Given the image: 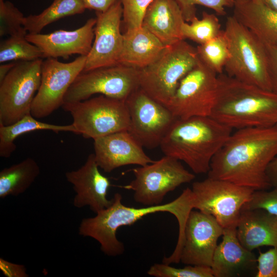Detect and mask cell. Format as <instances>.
<instances>
[{"mask_svg": "<svg viewBox=\"0 0 277 277\" xmlns=\"http://www.w3.org/2000/svg\"><path fill=\"white\" fill-rule=\"evenodd\" d=\"M236 234L250 251L263 246L277 248V216L261 209L242 210Z\"/></svg>", "mask_w": 277, "mask_h": 277, "instance_id": "cell-22", "label": "cell"}, {"mask_svg": "<svg viewBox=\"0 0 277 277\" xmlns=\"http://www.w3.org/2000/svg\"><path fill=\"white\" fill-rule=\"evenodd\" d=\"M65 176L76 193L73 200L75 207L88 206L97 213L111 205L112 199L108 200L107 196L110 182L100 172L94 153L88 155L81 168L67 172Z\"/></svg>", "mask_w": 277, "mask_h": 277, "instance_id": "cell-19", "label": "cell"}, {"mask_svg": "<svg viewBox=\"0 0 277 277\" xmlns=\"http://www.w3.org/2000/svg\"><path fill=\"white\" fill-rule=\"evenodd\" d=\"M268 7L277 11V0H260Z\"/></svg>", "mask_w": 277, "mask_h": 277, "instance_id": "cell-41", "label": "cell"}, {"mask_svg": "<svg viewBox=\"0 0 277 277\" xmlns=\"http://www.w3.org/2000/svg\"><path fill=\"white\" fill-rule=\"evenodd\" d=\"M43 57L40 49L29 42L26 36H10L0 44V63L32 61Z\"/></svg>", "mask_w": 277, "mask_h": 277, "instance_id": "cell-30", "label": "cell"}, {"mask_svg": "<svg viewBox=\"0 0 277 277\" xmlns=\"http://www.w3.org/2000/svg\"><path fill=\"white\" fill-rule=\"evenodd\" d=\"M277 156V125L237 129L214 156L208 177L254 190L272 188L267 169Z\"/></svg>", "mask_w": 277, "mask_h": 277, "instance_id": "cell-1", "label": "cell"}, {"mask_svg": "<svg viewBox=\"0 0 277 277\" xmlns=\"http://www.w3.org/2000/svg\"><path fill=\"white\" fill-rule=\"evenodd\" d=\"M199 61L196 48L185 39L166 46L153 63L140 70V87L152 98L166 106L181 80Z\"/></svg>", "mask_w": 277, "mask_h": 277, "instance_id": "cell-6", "label": "cell"}, {"mask_svg": "<svg viewBox=\"0 0 277 277\" xmlns=\"http://www.w3.org/2000/svg\"><path fill=\"white\" fill-rule=\"evenodd\" d=\"M25 17L11 2L0 0V36H26Z\"/></svg>", "mask_w": 277, "mask_h": 277, "instance_id": "cell-31", "label": "cell"}, {"mask_svg": "<svg viewBox=\"0 0 277 277\" xmlns=\"http://www.w3.org/2000/svg\"><path fill=\"white\" fill-rule=\"evenodd\" d=\"M147 274L155 277H213L210 267L187 265L175 268L163 262L151 266Z\"/></svg>", "mask_w": 277, "mask_h": 277, "instance_id": "cell-32", "label": "cell"}, {"mask_svg": "<svg viewBox=\"0 0 277 277\" xmlns=\"http://www.w3.org/2000/svg\"><path fill=\"white\" fill-rule=\"evenodd\" d=\"M40 173V168L32 158L2 169L0 172V198L17 196L25 192Z\"/></svg>", "mask_w": 277, "mask_h": 277, "instance_id": "cell-26", "label": "cell"}, {"mask_svg": "<svg viewBox=\"0 0 277 277\" xmlns=\"http://www.w3.org/2000/svg\"><path fill=\"white\" fill-rule=\"evenodd\" d=\"M217 75L199 59L181 80L166 106L176 118L210 116L217 95Z\"/></svg>", "mask_w": 277, "mask_h": 277, "instance_id": "cell-12", "label": "cell"}, {"mask_svg": "<svg viewBox=\"0 0 277 277\" xmlns=\"http://www.w3.org/2000/svg\"><path fill=\"white\" fill-rule=\"evenodd\" d=\"M217 91L210 116L232 129L277 125V94L239 81L217 75Z\"/></svg>", "mask_w": 277, "mask_h": 277, "instance_id": "cell-3", "label": "cell"}, {"mask_svg": "<svg viewBox=\"0 0 277 277\" xmlns=\"http://www.w3.org/2000/svg\"><path fill=\"white\" fill-rule=\"evenodd\" d=\"M43 61L17 62L0 83V125H10L31 114L41 85Z\"/></svg>", "mask_w": 277, "mask_h": 277, "instance_id": "cell-10", "label": "cell"}, {"mask_svg": "<svg viewBox=\"0 0 277 277\" xmlns=\"http://www.w3.org/2000/svg\"><path fill=\"white\" fill-rule=\"evenodd\" d=\"M17 62H11L8 63H2L0 66V83L3 81L7 74L16 65Z\"/></svg>", "mask_w": 277, "mask_h": 277, "instance_id": "cell-40", "label": "cell"}, {"mask_svg": "<svg viewBox=\"0 0 277 277\" xmlns=\"http://www.w3.org/2000/svg\"><path fill=\"white\" fill-rule=\"evenodd\" d=\"M37 130H49L58 133L60 132H71L77 134V131L71 124L57 125L38 121L31 114H27L16 122L8 126L0 125V156L9 157L15 151L14 141L19 136Z\"/></svg>", "mask_w": 277, "mask_h": 277, "instance_id": "cell-25", "label": "cell"}, {"mask_svg": "<svg viewBox=\"0 0 277 277\" xmlns=\"http://www.w3.org/2000/svg\"><path fill=\"white\" fill-rule=\"evenodd\" d=\"M95 161L99 168L110 173L120 167L152 163L143 146L128 130L116 132L93 140Z\"/></svg>", "mask_w": 277, "mask_h": 277, "instance_id": "cell-17", "label": "cell"}, {"mask_svg": "<svg viewBox=\"0 0 277 277\" xmlns=\"http://www.w3.org/2000/svg\"><path fill=\"white\" fill-rule=\"evenodd\" d=\"M86 9L82 0H54L39 14L25 17L24 26L28 33H39L49 24L67 16L81 14Z\"/></svg>", "mask_w": 277, "mask_h": 277, "instance_id": "cell-27", "label": "cell"}, {"mask_svg": "<svg viewBox=\"0 0 277 277\" xmlns=\"http://www.w3.org/2000/svg\"><path fill=\"white\" fill-rule=\"evenodd\" d=\"M140 87V70L118 64L82 72L67 91L64 103L86 100L95 94L124 101Z\"/></svg>", "mask_w": 277, "mask_h": 277, "instance_id": "cell-11", "label": "cell"}, {"mask_svg": "<svg viewBox=\"0 0 277 277\" xmlns=\"http://www.w3.org/2000/svg\"><path fill=\"white\" fill-rule=\"evenodd\" d=\"M86 56L80 55L69 63L56 58L43 61L41 82L33 100L31 114L35 118L47 116L62 107L68 89L77 76L83 71Z\"/></svg>", "mask_w": 277, "mask_h": 277, "instance_id": "cell-14", "label": "cell"}, {"mask_svg": "<svg viewBox=\"0 0 277 277\" xmlns=\"http://www.w3.org/2000/svg\"><path fill=\"white\" fill-rule=\"evenodd\" d=\"M255 277H277V248L259 251Z\"/></svg>", "mask_w": 277, "mask_h": 277, "instance_id": "cell-36", "label": "cell"}, {"mask_svg": "<svg viewBox=\"0 0 277 277\" xmlns=\"http://www.w3.org/2000/svg\"><path fill=\"white\" fill-rule=\"evenodd\" d=\"M125 102L130 117L128 132L143 147L152 149L160 146L176 118L165 105L140 87Z\"/></svg>", "mask_w": 277, "mask_h": 277, "instance_id": "cell-13", "label": "cell"}, {"mask_svg": "<svg viewBox=\"0 0 277 277\" xmlns=\"http://www.w3.org/2000/svg\"><path fill=\"white\" fill-rule=\"evenodd\" d=\"M166 46L144 27L127 30L123 34V44L119 64L142 69L153 63Z\"/></svg>", "mask_w": 277, "mask_h": 277, "instance_id": "cell-23", "label": "cell"}, {"mask_svg": "<svg viewBox=\"0 0 277 277\" xmlns=\"http://www.w3.org/2000/svg\"><path fill=\"white\" fill-rule=\"evenodd\" d=\"M132 171L134 179L121 187L133 191L135 202L145 206L161 205L168 193L195 177L181 161L167 155Z\"/></svg>", "mask_w": 277, "mask_h": 277, "instance_id": "cell-8", "label": "cell"}, {"mask_svg": "<svg viewBox=\"0 0 277 277\" xmlns=\"http://www.w3.org/2000/svg\"><path fill=\"white\" fill-rule=\"evenodd\" d=\"M222 241L217 246L211 268L213 277L254 276L257 258L245 248L236 234V226L224 228Z\"/></svg>", "mask_w": 277, "mask_h": 277, "instance_id": "cell-20", "label": "cell"}, {"mask_svg": "<svg viewBox=\"0 0 277 277\" xmlns=\"http://www.w3.org/2000/svg\"><path fill=\"white\" fill-rule=\"evenodd\" d=\"M232 130L211 116L176 118L160 147L165 155L184 162L194 173H207Z\"/></svg>", "mask_w": 277, "mask_h": 277, "instance_id": "cell-4", "label": "cell"}, {"mask_svg": "<svg viewBox=\"0 0 277 277\" xmlns=\"http://www.w3.org/2000/svg\"><path fill=\"white\" fill-rule=\"evenodd\" d=\"M123 14L121 0L105 11L96 12L94 38L83 72L119 64L123 44L121 31Z\"/></svg>", "mask_w": 277, "mask_h": 277, "instance_id": "cell-15", "label": "cell"}, {"mask_svg": "<svg viewBox=\"0 0 277 277\" xmlns=\"http://www.w3.org/2000/svg\"><path fill=\"white\" fill-rule=\"evenodd\" d=\"M266 172L272 187H277V156L269 164Z\"/></svg>", "mask_w": 277, "mask_h": 277, "instance_id": "cell-39", "label": "cell"}, {"mask_svg": "<svg viewBox=\"0 0 277 277\" xmlns=\"http://www.w3.org/2000/svg\"><path fill=\"white\" fill-rule=\"evenodd\" d=\"M153 0H121L123 9V21L126 30L142 26L145 11Z\"/></svg>", "mask_w": 277, "mask_h": 277, "instance_id": "cell-34", "label": "cell"}, {"mask_svg": "<svg viewBox=\"0 0 277 277\" xmlns=\"http://www.w3.org/2000/svg\"><path fill=\"white\" fill-rule=\"evenodd\" d=\"M193 209L212 215L223 228L237 226L242 209L254 190L208 177L191 188Z\"/></svg>", "mask_w": 277, "mask_h": 277, "instance_id": "cell-9", "label": "cell"}, {"mask_svg": "<svg viewBox=\"0 0 277 277\" xmlns=\"http://www.w3.org/2000/svg\"><path fill=\"white\" fill-rule=\"evenodd\" d=\"M185 22L181 27L184 39L186 38L197 43L204 44L217 36L221 32V24L216 15L206 11L202 12L201 19L197 16L190 22Z\"/></svg>", "mask_w": 277, "mask_h": 277, "instance_id": "cell-29", "label": "cell"}, {"mask_svg": "<svg viewBox=\"0 0 277 277\" xmlns=\"http://www.w3.org/2000/svg\"><path fill=\"white\" fill-rule=\"evenodd\" d=\"M96 18H90L74 30H56L48 34L27 33L26 39L41 51L43 57L67 59L73 54L87 56L94 38Z\"/></svg>", "mask_w": 277, "mask_h": 277, "instance_id": "cell-18", "label": "cell"}, {"mask_svg": "<svg viewBox=\"0 0 277 277\" xmlns=\"http://www.w3.org/2000/svg\"><path fill=\"white\" fill-rule=\"evenodd\" d=\"M263 43L267 56L272 90L277 94V45Z\"/></svg>", "mask_w": 277, "mask_h": 277, "instance_id": "cell-37", "label": "cell"}, {"mask_svg": "<svg viewBox=\"0 0 277 277\" xmlns=\"http://www.w3.org/2000/svg\"><path fill=\"white\" fill-rule=\"evenodd\" d=\"M185 22L176 0H153L145 11L142 26L168 46L184 39L181 27Z\"/></svg>", "mask_w": 277, "mask_h": 277, "instance_id": "cell-21", "label": "cell"}, {"mask_svg": "<svg viewBox=\"0 0 277 277\" xmlns=\"http://www.w3.org/2000/svg\"><path fill=\"white\" fill-rule=\"evenodd\" d=\"M199 59L216 74L223 73L229 57V49L224 31L196 48Z\"/></svg>", "mask_w": 277, "mask_h": 277, "instance_id": "cell-28", "label": "cell"}, {"mask_svg": "<svg viewBox=\"0 0 277 277\" xmlns=\"http://www.w3.org/2000/svg\"><path fill=\"white\" fill-rule=\"evenodd\" d=\"M223 231L212 215L192 210L184 229L180 262L211 267L218 239Z\"/></svg>", "mask_w": 277, "mask_h": 277, "instance_id": "cell-16", "label": "cell"}, {"mask_svg": "<svg viewBox=\"0 0 277 277\" xmlns=\"http://www.w3.org/2000/svg\"><path fill=\"white\" fill-rule=\"evenodd\" d=\"M86 9L96 12H104L108 9L117 0H82Z\"/></svg>", "mask_w": 277, "mask_h": 277, "instance_id": "cell-38", "label": "cell"}, {"mask_svg": "<svg viewBox=\"0 0 277 277\" xmlns=\"http://www.w3.org/2000/svg\"><path fill=\"white\" fill-rule=\"evenodd\" d=\"M184 20L189 23L196 15V5H200L212 9L216 14L224 15L226 7H233L235 0H176Z\"/></svg>", "mask_w": 277, "mask_h": 277, "instance_id": "cell-33", "label": "cell"}, {"mask_svg": "<svg viewBox=\"0 0 277 277\" xmlns=\"http://www.w3.org/2000/svg\"><path fill=\"white\" fill-rule=\"evenodd\" d=\"M112 199L110 206L98 212L94 217L84 219L78 229L81 235L97 241L104 254L115 256L124 253V245L116 236L120 227L131 225L148 214L159 212H169L177 219L179 232L175 247L179 249L182 248L186 223L193 209L191 189L186 188L176 199L169 203L142 208L125 206L118 193H116Z\"/></svg>", "mask_w": 277, "mask_h": 277, "instance_id": "cell-2", "label": "cell"}, {"mask_svg": "<svg viewBox=\"0 0 277 277\" xmlns=\"http://www.w3.org/2000/svg\"><path fill=\"white\" fill-rule=\"evenodd\" d=\"M62 107L70 113L77 134L85 138L94 140L129 129L130 117L124 101L101 94L82 101L65 103Z\"/></svg>", "mask_w": 277, "mask_h": 277, "instance_id": "cell-7", "label": "cell"}, {"mask_svg": "<svg viewBox=\"0 0 277 277\" xmlns=\"http://www.w3.org/2000/svg\"><path fill=\"white\" fill-rule=\"evenodd\" d=\"M233 16L261 41L277 45V11L260 0H235Z\"/></svg>", "mask_w": 277, "mask_h": 277, "instance_id": "cell-24", "label": "cell"}, {"mask_svg": "<svg viewBox=\"0 0 277 277\" xmlns=\"http://www.w3.org/2000/svg\"><path fill=\"white\" fill-rule=\"evenodd\" d=\"M224 31L229 49V57L224 68L227 74L272 91L263 42L233 15L227 17Z\"/></svg>", "mask_w": 277, "mask_h": 277, "instance_id": "cell-5", "label": "cell"}, {"mask_svg": "<svg viewBox=\"0 0 277 277\" xmlns=\"http://www.w3.org/2000/svg\"><path fill=\"white\" fill-rule=\"evenodd\" d=\"M268 190H254L242 210L263 209L277 216V187Z\"/></svg>", "mask_w": 277, "mask_h": 277, "instance_id": "cell-35", "label": "cell"}]
</instances>
